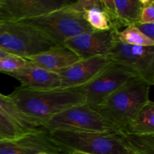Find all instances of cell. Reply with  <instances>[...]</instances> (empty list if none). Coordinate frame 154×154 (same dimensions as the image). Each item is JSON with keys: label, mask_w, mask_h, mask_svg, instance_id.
Returning a JSON list of instances; mask_svg holds the SVG:
<instances>
[{"label": "cell", "mask_w": 154, "mask_h": 154, "mask_svg": "<svg viewBox=\"0 0 154 154\" xmlns=\"http://www.w3.org/2000/svg\"><path fill=\"white\" fill-rule=\"evenodd\" d=\"M8 96L24 114L44 124L54 116L72 107L84 105L86 102L81 87L47 90L19 87Z\"/></svg>", "instance_id": "obj_1"}, {"label": "cell", "mask_w": 154, "mask_h": 154, "mask_svg": "<svg viewBox=\"0 0 154 154\" xmlns=\"http://www.w3.org/2000/svg\"><path fill=\"white\" fill-rule=\"evenodd\" d=\"M150 87L139 78H132L93 109L123 132L135 113L150 100Z\"/></svg>", "instance_id": "obj_2"}, {"label": "cell", "mask_w": 154, "mask_h": 154, "mask_svg": "<svg viewBox=\"0 0 154 154\" xmlns=\"http://www.w3.org/2000/svg\"><path fill=\"white\" fill-rule=\"evenodd\" d=\"M55 142L69 151L88 154H129L132 150L122 132L100 133L72 131H50Z\"/></svg>", "instance_id": "obj_3"}, {"label": "cell", "mask_w": 154, "mask_h": 154, "mask_svg": "<svg viewBox=\"0 0 154 154\" xmlns=\"http://www.w3.org/2000/svg\"><path fill=\"white\" fill-rule=\"evenodd\" d=\"M19 22L35 28L57 45H64L75 36L94 31L84 20L83 14L73 11L67 6Z\"/></svg>", "instance_id": "obj_4"}, {"label": "cell", "mask_w": 154, "mask_h": 154, "mask_svg": "<svg viewBox=\"0 0 154 154\" xmlns=\"http://www.w3.org/2000/svg\"><path fill=\"white\" fill-rule=\"evenodd\" d=\"M57 46L33 27L20 22L0 23V50L27 58Z\"/></svg>", "instance_id": "obj_5"}, {"label": "cell", "mask_w": 154, "mask_h": 154, "mask_svg": "<svg viewBox=\"0 0 154 154\" xmlns=\"http://www.w3.org/2000/svg\"><path fill=\"white\" fill-rule=\"evenodd\" d=\"M45 128L49 132L54 130L100 133L121 132L97 111L86 104L72 107L54 116L45 123Z\"/></svg>", "instance_id": "obj_6"}, {"label": "cell", "mask_w": 154, "mask_h": 154, "mask_svg": "<svg viewBox=\"0 0 154 154\" xmlns=\"http://www.w3.org/2000/svg\"><path fill=\"white\" fill-rule=\"evenodd\" d=\"M107 57L148 85L154 84V46L131 45L117 41Z\"/></svg>", "instance_id": "obj_7"}, {"label": "cell", "mask_w": 154, "mask_h": 154, "mask_svg": "<svg viewBox=\"0 0 154 154\" xmlns=\"http://www.w3.org/2000/svg\"><path fill=\"white\" fill-rule=\"evenodd\" d=\"M132 78L136 77L129 69L111 62L96 78L81 87L85 94V104L96 108Z\"/></svg>", "instance_id": "obj_8"}, {"label": "cell", "mask_w": 154, "mask_h": 154, "mask_svg": "<svg viewBox=\"0 0 154 154\" xmlns=\"http://www.w3.org/2000/svg\"><path fill=\"white\" fill-rule=\"evenodd\" d=\"M45 129L42 122L24 114L8 96L0 93V141L16 139Z\"/></svg>", "instance_id": "obj_9"}, {"label": "cell", "mask_w": 154, "mask_h": 154, "mask_svg": "<svg viewBox=\"0 0 154 154\" xmlns=\"http://www.w3.org/2000/svg\"><path fill=\"white\" fill-rule=\"evenodd\" d=\"M71 0H0V23L19 22L66 7Z\"/></svg>", "instance_id": "obj_10"}, {"label": "cell", "mask_w": 154, "mask_h": 154, "mask_svg": "<svg viewBox=\"0 0 154 154\" xmlns=\"http://www.w3.org/2000/svg\"><path fill=\"white\" fill-rule=\"evenodd\" d=\"M119 31L94 30L85 32L67 41L64 45L75 53L81 60L96 57H108L116 42Z\"/></svg>", "instance_id": "obj_11"}, {"label": "cell", "mask_w": 154, "mask_h": 154, "mask_svg": "<svg viewBox=\"0 0 154 154\" xmlns=\"http://www.w3.org/2000/svg\"><path fill=\"white\" fill-rule=\"evenodd\" d=\"M70 154L71 151L51 138L47 129L20 138L0 141V154Z\"/></svg>", "instance_id": "obj_12"}, {"label": "cell", "mask_w": 154, "mask_h": 154, "mask_svg": "<svg viewBox=\"0 0 154 154\" xmlns=\"http://www.w3.org/2000/svg\"><path fill=\"white\" fill-rule=\"evenodd\" d=\"M106 57H96L81 60L69 67L58 72L61 89L80 87L96 78L110 63Z\"/></svg>", "instance_id": "obj_13"}, {"label": "cell", "mask_w": 154, "mask_h": 154, "mask_svg": "<svg viewBox=\"0 0 154 154\" xmlns=\"http://www.w3.org/2000/svg\"><path fill=\"white\" fill-rule=\"evenodd\" d=\"M100 7L110 27L120 32L139 23L144 5L142 0H100Z\"/></svg>", "instance_id": "obj_14"}, {"label": "cell", "mask_w": 154, "mask_h": 154, "mask_svg": "<svg viewBox=\"0 0 154 154\" xmlns=\"http://www.w3.org/2000/svg\"><path fill=\"white\" fill-rule=\"evenodd\" d=\"M7 75L20 81V87L23 88L47 90L60 87V78L57 72L46 70L29 61L25 66Z\"/></svg>", "instance_id": "obj_15"}, {"label": "cell", "mask_w": 154, "mask_h": 154, "mask_svg": "<svg viewBox=\"0 0 154 154\" xmlns=\"http://www.w3.org/2000/svg\"><path fill=\"white\" fill-rule=\"evenodd\" d=\"M25 59L35 66L54 72L66 69L81 60L66 45H57L48 51Z\"/></svg>", "instance_id": "obj_16"}, {"label": "cell", "mask_w": 154, "mask_h": 154, "mask_svg": "<svg viewBox=\"0 0 154 154\" xmlns=\"http://www.w3.org/2000/svg\"><path fill=\"white\" fill-rule=\"evenodd\" d=\"M123 133L134 135L154 134V103L150 100L144 104L129 120Z\"/></svg>", "instance_id": "obj_17"}, {"label": "cell", "mask_w": 154, "mask_h": 154, "mask_svg": "<svg viewBox=\"0 0 154 154\" xmlns=\"http://www.w3.org/2000/svg\"><path fill=\"white\" fill-rule=\"evenodd\" d=\"M119 42L131 45L154 46V42L143 35L135 26H129L120 30L117 35Z\"/></svg>", "instance_id": "obj_18"}, {"label": "cell", "mask_w": 154, "mask_h": 154, "mask_svg": "<svg viewBox=\"0 0 154 154\" xmlns=\"http://www.w3.org/2000/svg\"><path fill=\"white\" fill-rule=\"evenodd\" d=\"M124 135L132 152L137 151L146 154H154V134L134 135L124 133Z\"/></svg>", "instance_id": "obj_19"}, {"label": "cell", "mask_w": 154, "mask_h": 154, "mask_svg": "<svg viewBox=\"0 0 154 154\" xmlns=\"http://www.w3.org/2000/svg\"><path fill=\"white\" fill-rule=\"evenodd\" d=\"M83 17L94 30L103 31L111 28L106 15L99 8L90 9L84 12Z\"/></svg>", "instance_id": "obj_20"}, {"label": "cell", "mask_w": 154, "mask_h": 154, "mask_svg": "<svg viewBox=\"0 0 154 154\" xmlns=\"http://www.w3.org/2000/svg\"><path fill=\"white\" fill-rule=\"evenodd\" d=\"M28 63V60L21 57L8 54L0 60V72L6 74L11 73L21 69Z\"/></svg>", "instance_id": "obj_21"}, {"label": "cell", "mask_w": 154, "mask_h": 154, "mask_svg": "<svg viewBox=\"0 0 154 154\" xmlns=\"http://www.w3.org/2000/svg\"><path fill=\"white\" fill-rule=\"evenodd\" d=\"M67 8L73 11L80 14H84V12L100 7V0H78V1H72L67 5Z\"/></svg>", "instance_id": "obj_22"}, {"label": "cell", "mask_w": 154, "mask_h": 154, "mask_svg": "<svg viewBox=\"0 0 154 154\" xmlns=\"http://www.w3.org/2000/svg\"><path fill=\"white\" fill-rule=\"evenodd\" d=\"M144 5L139 23H154V1L142 0Z\"/></svg>", "instance_id": "obj_23"}, {"label": "cell", "mask_w": 154, "mask_h": 154, "mask_svg": "<svg viewBox=\"0 0 154 154\" xmlns=\"http://www.w3.org/2000/svg\"><path fill=\"white\" fill-rule=\"evenodd\" d=\"M135 27L143 35L154 42V23H138L135 24Z\"/></svg>", "instance_id": "obj_24"}, {"label": "cell", "mask_w": 154, "mask_h": 154, "mask_svg": "<svg viewBox=\"0 0 154 154\" xmlns=\"http://www.w3.org/2000/svg\"><path fill=\"white\" fill-rule=\"evenodd\" d=\"M8 55V54H7V53L4 52L3 51H2V50H0V60L2 58H4L5 57H6V56Z\"/></svg>", "instance_id": "obj_25"}, {"label": "cell", "mask_w": 154, "mask_h": 154, "mask_svg": "<svg viewBox=\"0 0 154 154\" xmlns=\"http://www.w3.org/2000/svg\"><path fill=\"white\" fill-rule=\"evenodd\" d=\"M70 154H88V153H82V152H79V151H72Z\"/></svg>", "instance_id": "obj_26"}, {"label": "cell", "mask_w": 154, "mask_h": 154, "mask_svg": "<svg viewBox=\"0 0 154 154\" xmlns=\"http://www.w3.org/2000/svg\"><path fill=\"white\" fill-rule=\"evenodd\" d=\"M129 154H146V153H141V152H137V151H135V152H132V153H129Z\"/></svg>", "instance_id": "obj_27"}, {"label": "cell", "mask_w": 154, "mask_h": 154, "mask_svg": "<svg viewBox=\"0 0 154 154\" xmlns=\"http://www.w3.org/2000/svg\"><path fill=\"white\" fill-rule=\"evenodd\" d=\"M35 154H48V153H43V152H40V153H35Z\"/></svg>", "instance_id": "obj_28"}]
</instances>
